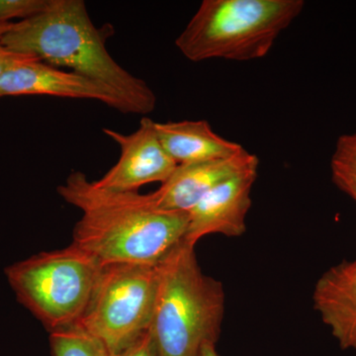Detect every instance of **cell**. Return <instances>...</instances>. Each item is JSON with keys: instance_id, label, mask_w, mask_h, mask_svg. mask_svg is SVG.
Returning <instances> with one entry per match:
<instances>
[{"instance_id": "cell-1", "label": "cell", "mask_w": 356, "mask_h": 356, "mask_svg": "<svg viewBox=\"0 0 356 356\" xmlns=\"http://www.w3.org/2000/svg\"><path fill=\"white\" fill-rule=\"evenodd\" d=\"M58 193L81 211L72 243L100 266H156L186 233L188 213L161 209L151 193L102 188L81 172L70 173Z\"/></svg>"}, {"instance_id": "cell-2", "label": "cell", "mask_w": 356, "mask_h": 356, "mask_svg": "<svg viewBox=\"0 0 356 356\" xmlns=\"http://www.w3.org/2000/svg\"><path fill=\"white\" fill-rule=\"evenodd\" d=\"M3 44L13 53L69 69L111 89L129 114L146 117L156 108V96L146 81L110 56L104 33L93 24L83 0H49L41 13L14 22Z\"/></svg>"}, {"instance_id": "cell-3", "label": "cell", "mask_w": 356, "mask_h": 356, "mask_svg": "<svg viewBox=\"0 0 356 356\" xmlns=\"http://www.w3.org/2000/svg\"><path fill=\"white\" fill-rule=\"evenodd\" d=\"M194 248L184 240L158 264L149 327L158 356H200L221 334L224 288L203 273Z\"/></svg>"}, {"instance_id": "cell-4", "label": "cell", "mask_w": 356, "mask_h": 356, "mask_svg": "<svg viewBox=\"0 0 356 356\" xmlns=\"http://www.w3.org/2000/svg\"><path fill=\"white\" fill-rule=\"evenodd\" d=\"M304 6L303 0H204L175 44L192 62L257 60Z\"/></svg>"}, {"instance_id": "cell-5", "label": "cell", "mask_w": 356, "mask_h": 356, "mask_svg": "<svg viewBox=\"0 0 356 356\" xmlns=\"http://www.w3.org/2000/svg\"><path fill=\"white\" fill-rule=\"evenodd\" d=\"M102 266L74 243L42 252L7 267L18 302L51 332L77 325Z\"/></svg>"}, {"instance_id": "cell-6", "label": "cell", "mask_w": 356, "mask_h": 356, "mask_svg": "<svg viewBox=\"0 0 356 356\" xmlns=\"http://www.w3.org/2000/svg\"><path fill=\"white\" fill-rule=\"evenodd\" d=\"M158 288V264L102 266L79 324L118 355L151 327Z\"/></svg>"}, {"instance_id": "cell-7", "label": "cell", "mask_w": 356, "mask_h": 356, "mask_svg": "<svg viewBox=\"0 0 356 356\" xmlns=\"http://www.w3.org/2000/svg\"><path fill=\"white\" fill-rule=\"evenodd\" d=\"M156 122L143 117L137 131L124 135L103 129V133L119 145L120 159L95 184L115 191H138L144 185L163 184L177 168L175 161L161 145L156 134Z\"/></svg>"}, {"instance_id": "cell-8", "label": "cell", "mask_w": 356, "mask_h": 356, "mask_svg": "<svg viewBox=\"0 0 356 356\" xmlns=\"http://www.w3.org/2000/svg\"><path fill=\"white\" fill-rule=\"evenodd\" d=\"M16 95L96 100L120 113L129 114L127 106L111 89L76 72L44 64L35 57L21 60L0 77V97Z\"/></svg>"}, {"instance_id": "cell-9", "label": "cell", "mask_w": 356, "mask_h": 356, "mask_svg": "<svg viewBox=\"0 0 356 356\" xmlns=\"http://www.w3.org/2000/svg\"><path fill=\"white\" fill-rule=\"evenodd\" d=\"M257 168L225 180L189 211L185 242L195 247L198 241L212 234L241 236L245 233Z\"/></svg>"}, {"instance_id": "cell-10", "label": "cell", "mask_w": 356, "mask_h": 356, "mask_svg": "<svg viewBox=\"0 0 356 356\" xmlns=\"http://www.w3.org/2000/svg\"><path fill=\"white\" fill-rule=\"evenodd\" d=\"M255 166L259 159L245 149L232 158L178 165L151 195L161 209L188 213L217 185Z\"/></svg>"}, {"instance_id": "cell-11", "label": "cell", "mask_w": 356, "mask_h": 356, "mask_svg": "<svg viewBox=\"0 0 356 356\" xmlns=\"http://www.w3.org/2000/svg\"><path fill=\"white\" fill-rule=\"evenodd\" d=\"M313 300L339 346L356 350V261L343 262L323 274Z\"/></svg>"}, {"instance_id": "cell-12", "label": "cell", "mask_w": 356, "mask_h": 356, "mask_svg": "<svg viewBox=\"0 0 356 356\" xmlns=\"http://www.w3.org/2000/svg\"><path fill=\"white\" fill-rule=\"evenodd\" d=\"M161 145L177 165L232 158L243 146L217 135L207 121L154 123Z\"/></svg>"}, {"instance_id": "cell-13", "label": "cell", "mask_w": 356, "mask_h": 356, "mask_svg": "<svg viewBox=\"0 0 356 356\" xmlns=\"http://www.w3.org/2000/svg\"><path fill=\"white\" fill-rule=\"evenodd\" d=\"M53 356H111L104 346L79 325L50 332Z\"/></svg>"}, {"instance_id": "cell-14", "label": "cell", "mask_w": 356, "mask_h": 356, "mask_svg": "<svg viewBox=\"0 0 356 356\" xmlns=\"http://www.w3.org/2000/svg\"><path fill=\"white\" fill-rule=\"evenodd\" d=\"M48 3L49 0H0V23L31 18L41 13Z\"/></svg>"}, {"instance_id": "cell-15", "label": "cell", "mask_w": 356, "mask_h": 356, "mask_svg": "<svg viewBox=\"0 0 356 356\" xmlns=\"http://www.w3.org/2000/svg\"><path fill=\"white\" fill-rule=\"evenodd\" d=\"M332 168L356 177V133L343 135L337 140L332 154Z\"/></svg>"}, {"instance_id": "cell-16", "label": "cell", "mask_w": 356, "mask_h": 356, "mask_svg": "<svg viewBox=\"0 0 356 356\" xmlns=\"http://www.w3.org/2000/svg\"><path fill=\"white\" fill-rule=\"evenodd\" d=\"M14 23V22H13ZM13 23H0V77L10 69L13 65L17 64L25 58L33 56L22 55V54L13 53L4 46L3 37L10 29Z\"/></svg>"}, {"instance_id": "cell-17", "label": "cell", "mask_w": 356, "mask_h": 356, "mask_svg": "<svg viewBox=\"0 0 356 356\" xmlns=\"http://www.w3.org/2000/svg\"><path fill=\"white\" fill-rule=\"evenodd\" d=\"M111 356H158V353L153 336L149 330L126 350Z\"/></svg>"}, {"instance_id": "cell-18", "label": "cell", "mask_w": 356, "mask_h": 356, "mask_svg": "<svg viewBox=\"0 0 356 356\" xmlns=\"http://www.w3.org/2000/svg\"><path fill=\"white\" fill-rule=\"evenodd\" d=\"M332 172L334 184L356 202V177L334 168H332Z\"/></svg>"}, {"instance_id": "cell-19", "label": "cell", "mask_w": 356, "mask_h": 356, "mask_svg": "<svg viewBox=\"0 0 356 356\" xmlns=\"http://www.w3.org/2000/svg\"><path fill=\"white\" fill-rule=\"evenodd\" d=\"M200 356H219L214 344H207L201 350Z\"/></svg>"}]
</instances>
